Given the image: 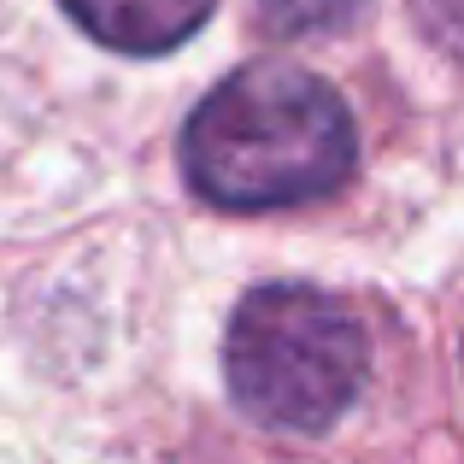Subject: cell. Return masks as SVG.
Wrapping results in <instances>:
<instances>
[{
	"instance_id": "obj_1",
	"label": "cell",
	"mask_w": 464,
	"mask_h": 464,
	"mask_svg": "<svg viewBox=\"0 0 464 464\" xmlns=\"http://www.w3.org/2000/svg\"><path fill=\"white\" fill-rule=\"evenodd\" d=\"M353 112L300 65H247L218 82L182 130L194 194L229 212H276L335 194L353 170Z\"/></svg>"
},
{
	"instance_id": "obj_2",
	"label": "cell",
	"mask_w": 464,
	"mask_h": 464,
	"mask_svg": "<svg viewBox=\"0 0 464 464\" xmlns=\"http://www.w3.org/2000/svg\"><path fill=\"white\" fill-rule=\"evenodd\" d=\"M364 329L335 295L306 283L253 288L229 317L224 376L253 423L324 435L364 388Z\"/></svg>"
},
{
	"instance_id": "obj_3",
	"label": "cell",
	"mask_w": 464,
	"mask_h": 464,
	"mask_svg": "<svg viewBox=\"0 0 464 464\" xmlns=\"http://www.w3.org/2000/svg\"><path fill=\"white\" fill-rule=\"evenodd\" d=\"M65 6L94 42L118 53H170L212 18L218 0H65Z\"/></svg>"
},
{
	"instance_id": "obj_4",
	"label": "cell",
	"mask_w": 464,
	"mask_h": 464,
	"mask_svg": "<svg viewBox=\"0 0 464 464\" xmlns=\"http://www.w3.org/2000/svg\"><path fill=\"white\" fill-rule=\"evenodd\" d=\"M259 12L276 35H329L347 30L364 12V0H259Z\"/></svg>"
}]
</instances>
